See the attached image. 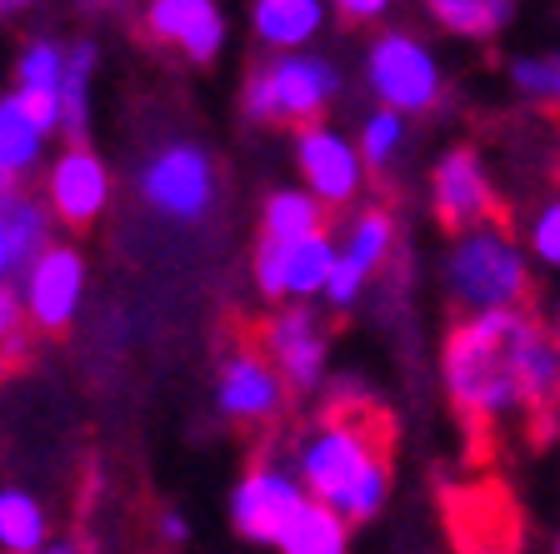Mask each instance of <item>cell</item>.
Returning a JSON list of instances; mask_svg holds the SVG:
<instances>
[{"label":"cell","instance_id":"2","mask_svg":"<svg viewBox=\"0 0 560 554\" xmlns=\"http://www.w3.org/2000/svg\"><path fill=\"white\" fill-rule=\"evenodd\" d=\"M525 325V310H490L466 315L445 340V390H451L455 410L470 425H501L525 410V385L515 369V335Z\"/></svg>","mask_w":560,"mask_h":554},{"label":"cell","instance_id":"19","mask_svg":"<svg viewBox=\"0 0 560 554\" xmlns=\"http://www.w3.org/2000/svg\"><path fill=\"white\" fill-rule=\"evenodd\" d=\"M250 25L280 56H295L320 35L326 25V0H256L250 5Z\"/></svg>","mask_w":560,"mask_h":554},{"label":"cell","instance_id":"36","mask_svg":"<svg viewBox=\"0 0 560 554\" xmlns=\"http://www.w3.org/2000/svg\"><path fill=\"white\" fill-rule=\"evenodd\" d=\"M11 365H15V359L5 355V350H0V380H5V375H11Z\"/></svg>","mask_w":560,"mask_h":554},{"label":"cell","instance_id":"6","mask_svg":"<svg viewBox=\"0 0 560 554\" xmlns=\"http://www.w3.org/2000/svg\"><path fill=\"white\" fill-rule=\"evenodd\" d=\"M365 85L381 110L396 116H425L445 95V70L435 50L410 31H381L365 50Z\"/></svg>","mask_w":560,"mask_h":554},{"label":"cell","instance_id":"32","mask_svg":"<svg viewBox=\"0 0 560 554\" xmlns=\"http://www.w3.org/2000/svg\"><path fill=\"white\" fill-rule=\"evenodd\" d=\"M161 540L165 544H186L190 540V524H186V515H180V509H165V515H161Z\"/></svg>","mask_w":560,"mask_h":554},{"label":"cell","instance_id":"30","mask_svg":"<svg viewBox=\"0 0 560 554\" xmlns=\"http://www.w3.org/2000/svg\"><path fill=\"white\" fill-rule=\"evenodd\" d=\"M361 290H365V275L355 266H346V260H340L336 275H330V285H326V305H336V310H350V305L361 300Z\"/></svg>","mask_w":560,"mask_h":554},{"label":"cell","instance_id":"25","mask_svg":"<svg viewBox=\"0 0 560 554\" xmlns=\"http://www.w3.org/2000/svg\"><path fill=\"white\" fill-rule=\"evenodd\" d=\"M390 245H396V220L385 210H361V215L346 225V240H340V260L355 266L365 280L390 260Z\"/></svg>","mask_w":560,"mask_h":554},{"label":"cell","instance_id":"34","mask_svg":"<svg viewBox=\"0 0 560 554\" xmlns=\"http://www.w3.org/2000/svg\"><path fill=\"white\" fill-rule=\"evenodd\" d=\"M40 554H91V550H85L81 540H50V544H46V550H40Z\"/></svg>","mask_w":560,"mask_h":554},{"label":"cell","instance_id":"27","mask_svg":"<svg viewBox=\"0 0 560 554\" xmlns=\"http://www.w3.org/2000/svg\"><path fill=\"white\" fill-rule=\"evenodd\" d=\"M511 85L525 101H560V60L556 56H515L511 60Z\"/></svg>","mask_w":560,"mask_h":554},{"label":"cell","instance_id":"20","mask_svg":"<svg viewBox=\"0 0 560 554\" xmlns=\"http://www.w3.org/2000/svg\"><path fill=\"white\" fill-rule=\"evenodd\" d=\"M311 235H326V205L305 185L301 190H270L266 210H260V240L295 245V240H311Z\"/></svg>","mask_w":560,"mask_h":554},{"label":"cell","instance_id":"33","mask_svg":"<svg viewBox=\"0 0 560 554\" xmlns=\"http://www.w3.org/2000/svg\"><path fill=\"white\" fill-rule=\"evenodd\" d=\"M35 0H0V25H11V21H21L25 11H31Z\"/></svg>","mask_w":560,"mask_h":554},{"label":"cell","instance_id":"31","mask_svg":"<svg viewBox=\"0 0 560 554\" xmlns=\"http://www.w3.org/2000/svg\"><path fill=\"white\" fill-rule=\"evenodd\" d=\"M390 11V0H336V15L350 25H375Z\"/></svg>","mask_w":560,"mask_h":554},{"label":"cell","instance_id":"18","mask_svg":"<svg viewBox=\"0 0 560 554\" xmlns=\"http://www.w3.org/2000/svg\"><path fill=\"white\" fill-rule=\"evenodd\" d=\"M66 66H70V46L60 40H25L15 56V91L35 105V116L46 120L60 135V85H66Z\"/></svg>","mask_w":560,"mask_h":554},{"label":"cell","instance_id":"26","mask_svg":"<svg viewBox=\"0 0 560 554\" xmlns=\"http://www.w3.org/2000/svg\"><path fill=\"white\" fill-rule=\"evenodd\" d=\"M355 145H361V155H365V170H390L396 155L406 151V116L375 105L371 116H365L361 135H355Z\"/></svg>","mask_w":560,"mask_h":554},{"label":"cell","instance_id":"22","mask_svg":"<svg viewBox=\"0 0 560 554\" xmlns=\"http://www.w3.org/2000/svg\"><path fill=\"white\" fill-rule=\"evenodd\" d=\"M50 544L46 505L21 485L0 490V554H40Z\"/></svg>","mask_w":560,"mask_h":554},{"label":"cell","instance_id":"9","mask_svg":"<svg viewBox=\"0 0 560 554\" xmlns=\"http://www.w3.org/2000/svg\"><path fill=\"white\" fill-rule=\"evenodd\" d=\"M340 266V245L330 235H311V240L295 245H276L260 240L256 260H250V275H256V290L266 300H291V305H311L326 300V285Z\"/></svg>","mask_w":560,"mask_h":554},{"label":"cell","instance_id":"5","mask_svg":"<svg viewBox=\"0 0 560 554\" xmlns=\"http://www.w3.org/2000/svg\"><path fill=\"white\" fill-rule=\"evenodd\" d=\"M136 196L151 215L171 220V225H200L215 210L221 196V175L206 145L196 140H171L161 151H151L136 170Z\"/></svg>","mask_w":560,"mask_h":554},{"label":"cell","instance_id":"28","mask_svg":"<svg viewBox=\"0 0 560 554\" xmlns=\"http://www.w3.org/2000/svg\"><path fill=\"white\" fill-rule=\"evenodd\" d=\"M525 245L536 255L540 266L560 270V196H550L546 205L530 215V231H525Z\"/></svg>","mask_w":560,"mask_h":554},{"label":"cell","instance_id":"35","mask_svg":"<svg viewBox=\"0 0 560 554\" xmlns=\"http://www.w3.org/2000/svg\"><path fill=\"white\" fill-rule=\"evenodd\" d=\"M85 11H105V5H120V0H81Z\"/></svg>","mask_w":560,"mask_h":554},{"label":"cell","instance_id":"8","mask_svg":"<svg viewBox=\"0 0 560 554\" xmlns=\"http://www.w3.org/2000/svg\"><path fill=\"white\" fill-rule=\"evenodd\" d=\"M85 285H91V266L75 240H50L21 280L25 310H31V330L40 335H66L75 315L85 305Z\"/></svg>","mask_w":560,"mask_h":554},{"label":"cell","instance_id":"38","mask_svg":"<svg viewBox=\"0 0 560 554\" xmlns=\"http://www.w3.org/2000/svg\"><path fill=\"white\" fill-rule=\"evenodd\" d=\"M550 554H560V534H556V550H550Z\"/></svg>","mask_w":560,"mask_h":554},{"label":"cell","instance_id":"1","mask_svg":"<svg viewBox=\"0 0 560 554\" xmlns=\"http://www.w3.org/2000/svg\"><path fill=\"white\" fill-rule=\"evenodd\" d=\"M295 474L305 495L330 505L340 520H375L390 499V425L365 404H346L301 439Z\"/></svg>","mask_w":560,"mask_h":554},{"label":"cell","instance_id":"11","mask_svg":"<svg viewBox=\"0 0 560 554\" xmlns=\"http://www.w3.org/2000/svg\"><path fill=\"white\" fill-rule=\"evenodd\" d=\"M295 170H301L305 190L320 205H350L365 190V155L350 135H340L336 126H301L295 130Z\"/></svg>","mask_w":560,"mask_h":554},{"label":"cell","instance_id":"4","mask_svg":"<svg viewBox=\"0 0 560 554\" xmlns=\"http://www.w3.org/2000/svg\"><path fill=\"white\" fill-rule=\"evenodd\" d=\"M340 95V70L326 56H276L270 66H260L241 91L245 120L250 126H320L330 105Z\"/></svg>","mask_w":560,"mask_h":554},{"label":"cell","instance_id":"12","mask_svg":"<svg viewBox=\"0 0 560 554\" xmlns=\"http://www.w3.org/2000/svg\"><path fill=\"white\" fill-rule=\"evenodd\" d=\"M285 394H291L285 375L270 365L266 350H250V345L225 355L221 375H215V410L231 425H270L285 410Z\"/></svg>","mask_w":560,"mask_h":554},{"label":"cell","instance_id":"21","mask_svg":"<svg viewBox=\"0 0 560 554\" xmlns=\"http://www.w3.org/2000/svg\"><path fill=\"white\" fill-rule=\"evenodd\" d=\"M95 70H101V46L95 40H75L66 66V85H60V135H66V145H85Z\"/></svg>","mask_w":560,"mask_h":554},{"label":"cell","instance_id":"29","mask_svg":"<svg viewBox=\"0 0 560 554\" xmlns=\"http://www.w3.org/2000/svg\"><path fill=\"white\" fill-rule=\"evenodd\" d=\"M25 330H31V310H25L21 285H0V350L11 359H21Z\"/></svg>","mask_w":560,"mask_h":554},{"label":"cell","instance_id":"17","mask_svg":"<svg viewBox=\"0 0 560 554\" xmlns=\"http://www.w3.org/2000/svg\"><path fill=\"white\" fill-rule=\"evenodd\" d=\"M50 135L56 130L35 116V105L21 91L0 95V196L5 190H25V175L46 165Z\"/></svg>","mask_w":560,"mask_h":554},{"label":"cell","instance_id":"3","mask_svg":"<svg viewBox=\"0 0 560 554\" xmlns=\"http://www.w3.org/2000/svg\"><path fill=\"white\" fill-rule=\"evenodd\" d=\"M445 295L460 315H490V310H521L530 295V260L511 240L501 220L476 225V231L455 235L445 250Z\"/></svg>","mask_w":560,"mask_h":554},{"label":"cell","instance_id":"16","mask_svg":"<svg viewBox=\"0 0 560 554\" xmlns=\"http://www.w3.org/2000/svg\"><path fill=\"white\" fill-rule=\"evenodd\" d=\"M50 205L31 190H5L0 196V285H21L25 270L40 260L50 245Z\"/></svg>","mask_w":560,"mask_h":554},{"label":"cell","instance_id":"15","mask_svg":"<svg viewBox=\"0 0 560 554\" xmlns=\"http://www.w3.org/2000/svg\"><path fill=\"white\" fill-rule=\"evenodd\" d=\"M145 35L190 66H210L225 50V11L215 0H151Z\"/></svg>","mask_w":560,"mask_h":554},{"label":"cell","instance_id":"10","mask_svg":"<svg viewBox=\"0 0 560 554\" xmlns=\"http://www.w3.org/2000/svg\"><path fill=\"white\" fill-rule=\"evenodd\" d=\"M56 225L70 235H85L95 220L110 210V165L91 151V145H66L56 161L46 165V185H40Z\"/></svg>","mask_w":560,"mask_h":554},{"label":"cell","instance_id":"37","mask_svg":"<svg viewBox=\"0 0 560 554\" xmlns=\"http://www.w3.org/2000/svg\"><path fill=\"white\" fill-rule=\"evenodd\" d=\"M556 330H560V300H556Z\"/></svg>","mask_w":560,"mask_h":554},{"label":"cell","instance_id":"7","mask_svg":"<svg viewBox=\"0 0 560 554\" xmlns=\"http://www.w3.org/2000/svg\"><path fill=\"white\" fill-rule=\"evenodd\" d=\"M311 505L301 474L285 470L276 460H260L241 474V485L231 490V530L245 544H270L276 550L280 534L291 530V520Z\"/></svg>","mask_w":560,"mask_h":554},{"label":"cell","instance_id":"14","mask_svg":"<svg viewBox=\"0 0 560 554\" xmlns=\"http://www.w3.org/2000/svg\"><path fill=\"white\" fill-rule=\"evenodd\" d=\"M431 210L451 235H466V231H476V225L495 220V190H490V175L476 151L455 145V151H445L441 161H435Z\"/></svg>","mask_w":560,"mask_h":554},{"label":"cell","instance_id":"24","mask_svg":"<svg viewBox=\"0 0 560 554\" xmlns=\"http://www.w3.org/2000/svg\"><path fill=\"white\" fill-rule=\"evenodd\" d=\"M280 554H350V520H340L330 505L311 499L291 520V530L280 534Z\"/></svg>","mask_w":560,"mask_h":554},{"label":"cell","instance_id":"13","mask_svg":"<svg viewBox=\"0 0 560 554\" xmlns=\"http://www.w3.org/2000/svg\"><path fill=\"white\" fill-rule=\"evenodd\" d=\"M266 355L270 365L285 375L295 394H315L326 385V355H330V330L311 305H285L270 315L266 325Z\"/></svg>","mask_w":560,"mask_h":554},{"label":"cell","instance_id":"23","mask_svg":"<svg viewBox=\"0 0 560 554\" xmlns=\"http://www.w3.org/2000/svg\"><path fill=\"white\" fill-rule=\"evenodd\" d=\"M425 11L460 40H490L515 21V0H425Z\"/></svg>","mask_w":560,"mask_h":554}]
</instances>
